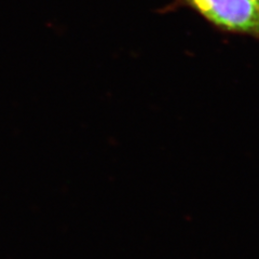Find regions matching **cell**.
<instances>
[{"mask_svg": "<svg viewBox=\"0 0 259 259\" xmlns=\"http://www.w3.org/2000/svg\"><path fill=\"white\" fill-rule=\"evenodd\" d=\"M226 32L259 38V10L250 0H176Z\"/></svg>", "mask_w": 259, "mask_h": 259, "instance_id": "1", "label": "cell"}, {"mask_svg": "<svg viewBox=\"0 0 259 259\" xmlns=\"http://www.w3.org/2000/svg\"><path fill=\"white\" fill-rule=\"evenodd\" d=\"M250 2H252L257 7V9L259 10V0H250Z\"/></svg>", "mask_w": 259, "mask_h": 259, "instance_id": "2", "label": "cell"}]
</instances>
